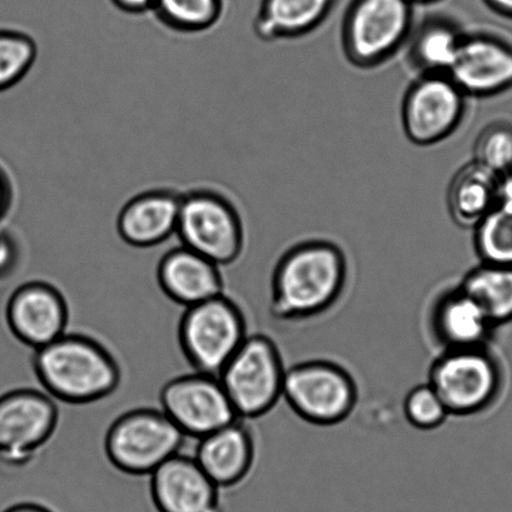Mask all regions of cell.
<instances>
[{"label":"cell","mask_w":512,"mask_h":512,"mask_svg":"<svg viewBox=\"0 0 512 512\" xmlns=\"http://www.w3.org/2000/svg\"><path fill=\"white\" fill-rule=\"evenodd\" d=\"M349 283V261L335 242L296 243L278 258L271 277L270 313L286 323L315 320L338 305Z\"/></svg>","instance_id":"cell-1"},{"label":"cell","mask_w":512,"mask_h":512,"mask_svg":"<svg viewBox=\"0 0 512 512\" xmlns=\"http://www.w3.org/2000/svg\"><path fill=\"white\" fill-rule=\"evenodd\" d=\"M33 352L34 375L57 402L91 405L108 399L122 384L116 357L101 341L84 333L68 331Z\"/></svg>","instance_id":"cell-2"},{"label":"cell","mask_w":512,"mask_h":512,"mask_svg":"<svg viewBox=\"0 0 512 512\" xmlns=\"http://www.w3.org/2000/svg\"><path fill=\"white\" fill-rule=\"evenodd\" d=\"M359 399L354 375L335 361L307 360L286 369L282 400L307 424L340 425L355 411Z\"/></svg>","instance_id":"cell-3"},{"label":"cell","mask_w":512,"mask_h":512,"mask_svg":"<svg viewBox=\"0 0 512 512\" xmlns=\"http://www.w3.org/2000/svg\"><path fill=\"white\" fill-rule=\"evenodd\" d=\"M248 335L245 312L226 292L185 308L178 323V344L188 365L215 376Z\"/></svg>","instance_id":"cell-4"},{"label":"cell","mask_w":512,"mask_h":512,"mask_svg":"<svg viewBox=\"0 0 512 512\" xmlns=\"http://www.w3.org/2000/svg\"><path fill=\"white\" fill-rule=\"evenodd\" d=\"M285 362L270 336L250 333L218 379L241 420L261 419L282 400Z\"/></svg>","instance_id":"cell-5"},{"label":"cell","mask_w":512,"mask_h":512,"mask_svg":"<svg viewBox=\"0 0 512 512\" xmlns=\"http://www.w3.org/2000/svg\"><path fill=\"white\" fill-rule=\"evenodd\" d=\"M187 437L161 409L138 407L119 415L104 437V454L114 469L149 476L180 454Z\"/></svg>","instance_id":"cell-6"},{"label":"cell","mask_w":512,"mask_h":512,"mask_svg":"<svg viewBox=\"0 0 512 512\" xmlns=\"http://www.w3.org/2000/svg\"><path fill=\"white\" fill-rule=\"evenodd\" d=\"M409 0H352L342 24V47L361 69L381 66L409 42L414 31Z\"/></svg>","instance_id":"cell-7"},{"label":"cell","mask_w":512,"mask_h":512,"mask_svg":"<svg viewBox=\"0 0 512 512\" xmlns=\"http://www.w3.org/2000/svg\"><path fill=\"white\" fill-rule=\"evenodd\" d=\"M427 384L440 396L450 416L471 417L495 404L502 372L489 347L445 350L432 361Z\"/></svg>","instance_id":"cell-8"},{"label":"cell","mask_w":512,"mask_h":512,"mask_svg":"<svg viewBox=\"0 0 512 512\" xmlns=\"http://www.w3.org/2000/svg\"><path fill=\"white\" fill-rule=\"evenodd\" d=\"M176 235L181 245L225 267L245 250V226L240 212L222 193L197 188L181 195Z\"/></svg>","instance_id":"cell-9"},{"label":"cell","mask_w":512,"mask_h":512,"mask_svg":"<svg viewBox=\"0 0 512 512\" xmlns=\"http://www.w3.org/2000/svg\"><path fill=\"white\" fill-rule=\"evenodd\" d=\"M61 412L46 391L23 387L0 395V462L31 465L57 434Z\"/></svg>","instance_id":"cell-10"},{"label":"cell","mask_w":512,"mask_h":512,"mask_svg":"<svg viewBox=\"0 0 512 512\" xmlns=\"http://www.w3.org/2000/svg\"><path fill=\"white\" fill-rule=\"evenodd\" d=\"M467 98L449 74H420L402 102L406 137L421 147L445 141L464 121Z\"/></svg>","instance_id":"cell-11"},{"label":"cell","mask_w":512,"mask_h":512,"mask_svg":"<svg viewBox=\"0 0 512 512\" xmlns=\"http://www.w3.org/2000/svg\"><path fill=\"white\" fill-rule=\"evenodd\" d=\"M159 409L187 439L195 440L240 419L218 376L198 371L164 384L159 392Z\"/></svg>","instance_id":"cell-12"},{"label":"cell","mask_w":512,"mask_h":512,"mask_svg":"<svg viewBox=\"0 0 512 512\" xmlns=\"http://www.w3.org/2000/svg\"><path fill=\"white\" fill-rule=\"evenodd\" d=\"M66 296L51 282L33 280L12 292L6 306V322L19 344L33 351L52 344L68 332Z\"/></svg>","instance_id":"cell-13"},{"label":"cell","mask_w":512,"mask_h":512,"mask_svg":"<svg viewBox=\"0 0 512 512\" xmlns=\"http://www.w3.org/2000/svg\"><path fill=\"white\" fill-rule=\"evenodd\" d=\"M449 76L467 97L486 98L512 88V44L489 33H466Z\"/></svg>","instance_id":"cell-14"},{"label":"cell","mask_w":512,"mask_h":512,"mask_svg":"<svg viewBox=\"0 0 512 512\" xmlns=\"http://www.w3.org/2000/svg\"><path fill=\"white\" fill-rule=\"evenodd\" d=\"M149 491L158 512H223L222 490L183 452L149 475Z\"/></svg>","instance_id":"cell-15"},{"label":"cell","mask_w":512,"mask_h":512,"mask_svg":"<svg viewBox=\"0 0 512 512\" xmlns=\"http://www.w3.org/2000/svg\"><path fill=\"white\" fill-rule=\"evenodd\" d=\"M429 328L441 351L489 347L495 326L460 285L445 288L431 303Z\"/></svg>","instance_id":"cell-16"},{"label":"cell","mask_w":512,"mask_h":512,"mask_svg":"<svg viewBox=\"0 0 512 512\" xmlns=\"http://www.w3.org/2000/svg\"><path fill=\"white\" fill-rule=\"evenodd\" d=\"M157 282L168 300L183 308L225 293L222 267L182 245L159 260Z\"/></svg>","instance_id":"cell-17"},{"label":"cell","mask_w":512,"mask_h":512,"mask_svg":"<svg viewBox=\"0 0 512 512\" xmlns=\"http://www.w3.org/2000/svg\"><path fill=\"white\" fill-rule=\"evenodd\" d=\"M197 441L193 457L221 490L232 489L250 476L257 450L247 421L238 419Z\"/></svg>","instance_id":"cell-18"},{"label":"cell","mask_w":512,"mask_h":512,"mask_svg":"<svg viewBox=\"0 0 512 512\" xmlns=\"http://www.w3.org/2000/svg\"><path fill=\"white\" fill-rule=\"evenodd\" d=\"M181 195L158 188L131 198L117 217V232L121 240L134 248H152L175 236Z\"/></svg>","instance_id":"cell-19"},{"label":"cell","mask_w":512,"mask_h":512,"mask_svg":"<svg viewBox=\"0 0 512 512\" xmlns=\"http://www.w3.org/2000/svg\"><path fill=\"white\" fill-rule=\"evenodd\" d=\"M338 0H261L253 29L265 42L307 36L322 26Z\"/></svg>","instance_id":"cell-20"},{"label":"cell","mask_w":512,"mask_h":512,"mask_svg":"<svg viewBox=\"0 0 512 512\" xmlns=\"http://www.w3.org/2000/svg\"><path fill=\"white\" fill-rule=\"evenodd\" d=\"M465 32L445 17H431L414 28L409 38V58L420 74H449Z\"/></svg>","instance_id":"cell-21"},{"label":"cell","mask_w":512,"mask_h":512,"mask_svg":"<svg viewBox=\"0 0 512 512\" xmlns=\"http://www.w3.org/2000/svg\"><path fill=\"white\" fill-rule=\"evenodd\" d=\"M497 176L474 161L456 172L447 190L452 221L474 228L496 206Z\"/></svg>","instance_id":"cell-22"},{"label":"cell","mask_w":512,"mask_h":512,"mask_svg":"<svg viewBox=\"0 0 512 512\" xmlns=\"http://www.w3.org/2000/svg\"><path fill=\"white\" fill-rule=\"evenodd\" d=\"M459 285L479 303L495 327L512 321V267L480 263Z\"/></svg>","instance_id":"cell-23"},{"label":"cell","mask_w":512,"mask_h":512,"mask_svg":"<svg viewBox=\"0 0 512 512\" xmlns=\"http://www.w3.org/2000/svg\"><path fill=\"white\" fill-rule=\"evenodd\" d=\"M227 0H156L153 14L169 31L200 34L221 22Z\"/></svg>","instance_id":"cell-24"},{"label":"cell","mask_w":512,"mask_h":512,"mask_svg":"<svg viewBox=\"0 0 512 512\" xmlns=\"http://www.w3.org/2000/svg\"><path fill=\"white\" fill-rule=\"evenodd\" d=\"M472 230L480 263L512 267V211L494 207Z\"/></svg>","instance_id":"cell-25"},{"label":"cell","mask_w":512,"mask_h":512,"mask_svg":"<svg viewBox=\"0 0 512 512\" xmlns=\"http://www.w3.org/2000/svg\"><path fill=\"white\" fill-rule=\"evenodd\" d=\"M38 58V46L27 33L0 29V92L21 83Z\"/></svg>","instance_id":"cell-26"},{"label":"cell","mask_w":512,"mask_h":512,"mask_svg":"<svg viewBox=\"0 0 512 512\" xmlns=\"http://www.w3.org/2000/svg\"><path fill=\"white\" fill-rule=\"evenodd\" d=\"M472 161L496 176L512 171V124L500 121L482 129L474 144Z\"/></svg>","instance_id":"cell-27"},{"label":"cell","mask_w":512,"mask_h":512,"mask_svg":"<svg viewBox=\"0 0 512 512\" xmlns=\"http://www.w3.org/2000/svg\"><path fill=\"white\" fill-rule=\"evenodd\" d=\"M402 411L406 421L420 431L440 429L450 417L444 402L427 382L407 392Z\"/></svg>","instance_id":"cell-28"},{"label":"cell","mask_w":512,"mask_h":512,"mask_svg":"<svg viewBox=\"0 0 512 512\" xmlns=\"http://www.w3.org/2000/svg\"><path fill=\"white\" fill-rule=\"evenodd\" d=\"M21 261V251L16 240L0 232V280L12 275Z\"/></svg>","instance_id":"cell-29"},{"label":"cell","mask_w":512,"mask_h":512,"mask_svg":"<svg viewBox=\"0 0 512 512\" xmlns=\"http://www.w3.org/2000/svg\"><path fill=\"white\" fill-rule=\"evenodd\" d=\"M495 207L512 211V171L497 176Z\"/></svg>","instance_id":"cell-30"},{"label":"cell","mask_w":512,"mask_h":512,"mask_svg":"<svg viewBox=\"0 0 512 512\" xmlns=\"http://www.w3.org/2000/svg\"><path fill=\"white\" fill-rule=\"evenodd\" d=\"M111 2L119 11L131 14V16L152 13L156 6V0H111Z\"/></svg>","instance_id":"cell-31"},{"label":"cell","mask_w":512,"mask_h":512,"mask_svg":"<svg viewBox=\"0 0 512 512\" xmlns=\"http://www.w3.org/2000/svg\"><path fill=\"white\" fill-rule=\"evenodd\" d=\"M14 201V191L11 180L6 172L0 168V222L7 217L11 211Z\"/></svg>","instance_id":"cell-32"},{"label":"cell","mask_w":512,"mask_h":512,"mask_svg":"<svg viewBox=\"0 0 512 512\" xmlns=\"http://www.w3.org/2000/svg\"><path fill=\"white\" fill-rule=\"evenodd\" d=\"M492 11L507 18H512V0H484Z\"/></svg>","instance_id":"cell-33"},{"label":"cell","mask_w":512,"mask_h":512,"mask_svg":"<svg viewBox=\"0 0 512 512\" xmlns=\"http://www.w3.org/2000/svg\"><path fill=\"white\" fill-rule=\"evenodd\" d=\"M3 512H53V511L51 509H48L47 506H43L41 504H36V502H21V504H16L11 507H8V509Z\"/></svg>","instance_id":"cell-34"},{"label":"cell","mask_w":512,"mask_h":512,"mask_svg":"<svg viewBox=\"0 0 512 512\" xmlns=\"http://www.w3.org/2000/svg\"><path fill=\"white\" fill-rule=\"evenodd\" d=\"M410 3L417 6V4H435L441 2V0H409Z\"/></svg>","instance_id":"cell-35"}]
</instances>
